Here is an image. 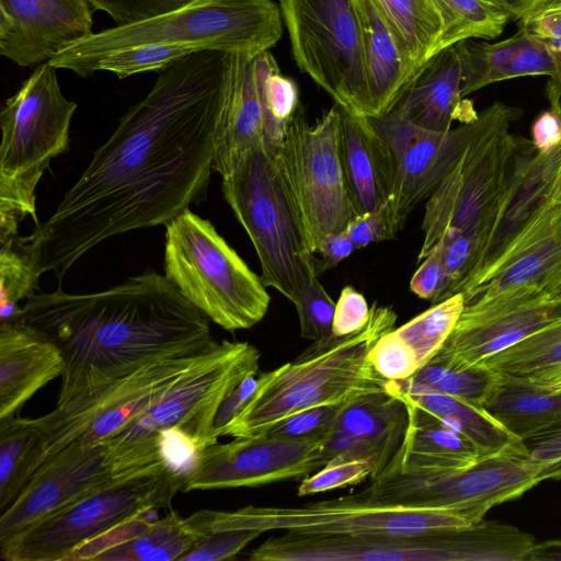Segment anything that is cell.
Instances as JSON below:
<instances>
[{"instance_id":"cell-1","label":"cell","mask_w":561,"mask_h":561,"mask_svg":"<svg viewBox=\"0 0 561 561\" xmlns=\"http://www.w3.org/2000/svg\"><path fill=\"white\" fill-rule=\"evenodd\" d=\"M232 53L199 50L158 72L50 217L19 237L36 273L68 271L101 242L167 225L206 199Z\"/></svg>"},{"instance_id":"cell-2","label":"cell","mask_w":561,"mask_h":561,"mask_svg":"<svg viewBox=\"0 0 561 561\" xmlns=\"http://www.w3.org/2000/svg\"><path fill=\"white\" fill-rule=\"evenodd\" d=\"M24 323L59 347L65 369L57 404L89 394L145 364L207 350L216 340L208 318L151 268L108 289L35 293Z\"/></svg>"},{"instance_id":"cell-3","label":"cell","mask_w":561,"mask_h":561,"mask_svg":"<svg viewBox=\"0 0 561 561\" xmlns=\"http://www.w3.org/2000/svg\"><path fill=\"white\" fill-rule=\"evenodd\" d=\"M396 311L374 302L367 323L345 336L316 340L295 359L256 378L242 410L218 433L220 436L264 435L285 417L317 405H343L371 392L388 390L389 380L373 366L375 343L394 329Z\"/></svg>"},{"instance_id":"cell-4","label":"cell","mask_w":561,"mask_h":561,"mask_svg":"<svg viewBox=\"0 0 561 561\" xmlns=\"http://www.w3.org/2000/svg\"><path fill=\"white\" fill-rule=\"evenodd\" d=\"M481 114L482 124L460 160L426 201L421 225L424 237L417 256L422 261L444 238L467 236L481 251L477 277L496 236L520 163L534 148L531 140L510 130L522 116L520 108L496 101Z\"/></svg>"},{"instance_id":"cell-5","label":"cell","mask_w":561,"mask_h":561,"mask_svg":"<svg viewBox=\"0 0 561 561\" xmlns=\"http://www.w3.org/2000/svg\"><path fill=\"white\" fill-rule=\"evenodd\" d=\"M283 18L272 0H192L154 18L92 33L68 46L49 64L87 78L104 55L138 45H176L251 56L280 39Z\"/></svg>"},{"instance_id":"cell-6","label":"cell","mask_w":561,"mask_h":561,"mask_svg":"<svg viewBox=\"0 0 561 561\" xmlns=\"http://www.w3.org/2000/svg\"><path fill=\"white\" fill-rule=\"evenodd\" d=\"M260 351L249 342L216 341L145 413L103 440L118 472L165 460L161 434L174 431L197 453L218 443L214 420L224 398L249 376H256Z\"/></svg>"},{"instance_id":"cell-7","label":"cell","mask_w":561,"mask_h":561,"mask_svg":"<svg viewBox=\"0 0 561 561\" xmlns=\"http://www.w3.org/2000/svg\"><path fill=\"white\" fill-rule=\"evenodd\" d=\"M57 68L44 62L9 98L0 113V241L19 236L30 216L35 226L36 188L49 163L69 150L77 103L65 98Z\"/></svg>"},{"instance_id":"cell-8","label":"cell","mask_w":561,"mask_h":561,"mask_svg":"<svg viewBox=\"0 0 561 561\" xmlns=\"http://www.w3.org/2000/svg\"><path fill=\"white\" fill-rule=\"evenodd\" d=\"M535 538L482 519L415 535L340 536L285 531L254 548L251 561H524Z\"/></svg>"},{"instance_id":"cell-9","label":"cell","mask_w":561,"mask_h":561,"mask_svg":"<svg viewBox=\"0 0 561 561\" xmlns=\"http://www.w3.org/2000/svg\"><path fill=\"white\" fill-rule=\"evenodd\" d=\"M164 276L184 298L227 331L250 329L271 297L261 276L213 224L186 208L165 225Z\"/></svg>"},{"instance_id":"cell-10","label":"cell","mask_w":561,"mask_h":561,"mask_svg":"<svg viewBox=\"0 0 561 561\" xmlns=\"http://www.w3.org/2000/svg\"><path fill=\"white\" fill-rule=\"evenodd\" d=\"M185 474L167 460L131 470L0 541V557L5 561H65L75 549L127 519L170 507Z\"/></svg>"},{"instance_id":"cell-11","label":"cell","mask_w":561,"mask_h":561,"mask_svg":"<svg viewBox=\"0 0 561 561\" xmlns=\"http://www.w3.org/2000/svg\"><path fill=\"white\" fill-rule=\"evenodd\" d=\"M276 150L266 145L248 150L221 176V191L254 247L264 285L295 305L307 265L316 254L307 249L276 163Z\"/></svg>"},{"instance_id":"cell-12","label":"cell","mask_w":561,"mask_h":561,"mask_svg":"<svg viewBox=\"0 0 561 561\" xmlns=\"http://www.w3.org/2000/svg\"><path fill=\"white\" fill-rule=\"evenodd\" d=\"M194 518L204 535L234 529L340 536L415 535L478 523L460 508L369 503L348 495L301 506L248 505L234 511L199 510L194 513Z\"/></svg>"},{"instance_id":"cell-13","label":"cell","mask_w":561,"mask_h":561,"mask_svg":"<svg viewBox=\"0 0 561 561\" xmlns=\"http://www.w3.org/2000/svg\"><path fill=\"white\" fill-rule=\"evenodd\" d=\"M539 482V467L527 448L491 454L456 469L387 468L348 496L379 504L460 508L480 522L493 506L520 496Z\"/></svg>"},{"instance_id":"cell-14","label":"cell","mask_w":561,"mask_h":561,"mask_svg":"<svg viewBox=\"0 0 561 561\" xmlns=\"http://www.w3.org/2000/svg\"><path fill=\"white\" fill-rule=\"evenodd\" d=\"M341 107L334 104L314 125L299 105L275 159L299 221L307 249L317 254L322 239L342 232L357 215L340 153Z\"/></svg>"},{"instance_id":"cell-15","label":"cell","mask_w":561,"mask_h":561,"mask_svg":"<svg viewBox=\"0 0 561 561\" xmlns=\"http://www.w3.org/2000/svg\"><path fill=\"white\" fill-rule=\"evenodd\" d=\"M293 57L343 110L371 116L362 25L355 0H278Z\"/></svg>"},{"instance_id":"cell-16","label":"cell","mask_w":561,"mask_h":561,"mask_svg":"<svg viewBox=\"0 0 561 561\" xmlns=\"http://www.w3.org/2000/svg\"><path fill=\"white\" fill-rule=\"evenodd\" d=\"M203 352L153 359L89 394L56 404L49 413L25 421L41 436L47 457L75 440L99 444L162 399Z\"/></svg>"},{"instance_id":"cell-17","label":"cell","mask_w":561,"mask_h":561,"mask_svg":"<svg viewBox=\"0 0 561 561\" xmlns=\"http://www.w3.org/2000/svg\"><path fill=\"white\" fill-rule=\"evenodd\" d=\"M328 463L323 439L290 440L267 435L234 437L199 450L182 491L253 488L302 480Z\"/></svg>"},{"instance_id":"cell-18","label":"cell","mask_w":561,"mask_h":561,"mask_svg":"<svg viewBox=\"0 0 561 561\" xmlns=\"http://www.w3.org/2000/svg\"><path fill=\"white\" fill-rule=\"evenodd\" d=\"M554 305L549 294L527 287L479 297L465 305L430 363L454 368L482 367L489 358L549 322Z\"/></svg>"},{"instance_id":"cell-19","label":"cell","mask_w":561,"mask_h":561,"mask_svg":"<svg viewBox=\"0 0 561 561\" xmlns=\"http://www.w3.org/2000/svg\"><path fill=\"white\" fill-rule=\"evenodd\" d=\"M129 471L116 470L103 443L71 442L47 457L19 497L0 514V541Z\"/></svg>"},{"instance_id":"cell-20","label":"cell","mask_w":561,"mask_h":561,"mask_svg":"<svg viewBox=\"0 0 561 561\" xmlns=\"http://www.w3.org/2000/svg\"><path fill=\"white\" fill-rule=\"evenodd\" d=\"M88 0H0V55L21 67L49 62L90 36Z\"/></svg>"},{"instance_id":"cell-21","label":"cell","mask_w":561,"mask_h":561,"mask_svg":"<svg viewBox=\"0 0 561 561\" xmlns=\"http://www.w3.org/2000/svg\"><path fill=\"white\" fill-rule=\"evenodd\" d=\"M482 124V114L457 128L430 131L410 125L396 151L397 179L383 206L389 239L403 228L413 209L451 172Z\"/></svg>"},{"instance_id":"cell-22","label":"cell","mask_w":561,"mask_h":561,"mask_svg":"<svg viewBox=\"0 0 561 561\" xmlns=\"http://www.w3.org/2000/svg\"><path fill=\"white\" fill-rule=\"evenodd\" d=\"M561 286V205L547 201L463 294L465 305L515 288L551 295Z\"/></svg>"},{"instance_id":"cell-23","label":"cell","mask_w":561,"mask_h":561,"mask_svg":"<svg viewBox=\"0 0 561 561\" xmlns=\"http://www.w3.org/2000/svg\"><path fill=\"white\" fill-rule=\"evenodd\" d=\"M408 424L405 402L390 390L358 397L341 405L323 438L328 463L371 458L377 477L401 447Z\"/></svg>"},{"instance_id":"cell-24","label":"cell","mask_w":561,"mask_h":561,"mask_svg":"<svg viewBox=\"0 0 561 561\" xmlns=\"http://www.w3.org/2000/svg\"><path fill=\"white\" fill-rule=\"evenodd\" d=\"M260 145L266 144L255 56L232 53L215 128L213 170L224 176Z\"/></svg>"},{"instance_id":"cell-25","label":"cell","mask_w":561,"mask_h":561,"mask_svg":"<svg viewBox=\"0 0 561 561\" xmlns=\"http://www.w3.org/2000/svg\"><path fill=\"white\" fill-rule=\"evenodd\" d=\"M461 59L455 45L421 66L391 110L405 122L430 131H445L454 121H473L478 113L461 94Z\"/></svg>"},{"instance_id":"cell-26","label":"cell","mask_w":561,"mask_h":561,"mask_svg":"<svg viewBox=\"0 0 561 561\" xmlns=\"http://www.w3.org/2000/svg\"><path fill=\"white\" fill-rule=\"evenodd\" d=\"M65 369L59 347L23 320L0 325V419L24 403Z\"/></svg>"},{"instance_id":"cell-27","label":"cell","mask_w":561,"mask_h":561,"mask_svg":"<svg viewBox=\"0 0 561 561\" xmlns=\"http://www.w3.org/2000/svg\"><path fill=\"white\" fill-rule=\"evenodd\" d=\"M340 153L357 215L385 206L394 188L398 163L369 117L354 115L341 107Z\"/></svg>"},{"instance_id":"cell-28","label":"cell","mask_w":561,"mask_h":561,"mask_svg":"<svg viewBox=\"0 0 561 561\" xmlns=\"http://www.w3.org/2000/svg\"><path fill=\"white\" fill-rule=\"evenodd\" d=\"M482 408L512 435L527 442L561 423V389L497 371Z\"/></svg>"},{"instance_id":"cell-29","label":"cell","mask_w":561,"mask_h":561,"mask_svg":"<svg viewBox=\"0 0 561 561\" xmlns=\"http://www.w3.org/2000/svg\"><path fill=\"white\" fill-rule=\"evenodd\" d=\"M402 400L409 413L408 428L401 447L385 469L401 471L456 469L467 467L488 456L462 434L417 405Z\"/></svg>"},{"instance_id":"cell-30","label":"cell","mask_w":561,"mask_h":561,"mask_svg":"<svg viewBox=\"0 0 561 561\" xmlns=\"http://www.w3.org/2000/svg\"><path fill=\"white\" fill-rule=\"evenodd\" d=\"M359 14L371 116L389 113L413 77L399 43L373 0H355Z\"/></svg>"},{"instance_id":"cell-31","label":"cell","mask_w":561,"mask_h":561,"mask_svg":"<svg viewBox=\"0 0 561 561\" xmlns=\"http://www.w3.org/2000/svg\"><path fill=\"white\" fill-rule=\"evenodd\" d=\"M388 390L462 434L486 455L527 449L525 442L512 435L480 405L420 387L407 379L389 381Z\"/></svg>"},{"instance_id":"cell-32","label":"cell","mask_w":561,"mask_h":561,"mask_svg":"<svg viewBox=\"0 0 561 561\" xmlns=\"http://www.w3.org/2000/svg\"><path fill=\"white\" fill-rule=\"evenodd\" d=\"M46 459L43 440L25 417L0 419V514L19 497Z\"/></svg>"},{"instance_id":"cell-33","label":"cell","mask_w":561,"mask_h":561,"mask_svg":"<svg viewBox=\"0 0 561 561\" xmlns=\"http://www.w3.org/2000/svg\"><path fill=\"white\" fill-rule=\"evenodd\" d=\"M204 536L176 511L154 519L138 535L99 553L93 561H179Z\"/></svg>"},{"instance_id":"cell-34","label":"cell","mask_w":561,"mask_h":561,"mask_svg":"<svg viewBox=\"0 0 561 561\" xmlns=\"http://www.w3.org/2000/svg\"><path fill=\"white\" fill-rule=\"evenodd\" d=\"M393 32L413 75L435 53L442 19L434 0H373Z\"/></svg>"},{"instance_id":"cell-35","label":"cell","mask_w":561,"mask_h":561,"mask_svg":"<svg viewBox=\"0 0 561 561\" xmlns=\"http://www.w3.org/2000/svg\"><path fill=\"white\" fill-rule=\"evenodd\" d=\"M552 318L519 342L489 358L482 367L545 383L561 371V300Z\"/></svg>"},{"instance_id":"cell-36","label":"cell","mask_w":561,"mask_h":561,"mask_svg":"<svg viewBox=\"0 0 561 561\" xmlns=\"http://www.w3.org/2000/svg\"><path fill=\"white\" fill-rule=\"evenodd\" d=\"M442 19L435 53L466 39H493L504 31L511 14L488 0H434Z\"/></svg>"},{"instance_id":"cell-37","label":"cell","mask_w":561,"mask_h":561,"mask_svg":"<svg viewBox=\"0 0 561 561\" xmlns=\"http://www.w3.org/2000/svg\"><path fill=\"white\" fill-rule=\"evenodd\" d=\"M530 34L523 26L496 43L466 39L456 44L461 59V94L467 96L489 84L507 80L512 61Z\"/></svg>"},{"instance_id":"cell-38","label":"cell","mask_w":561,"mask_h":561,"mask_svg":"<svg viewBox=\"0 0 561 561\" xmlns=\"http://www.w3.org/2000/svg\"><path fill=\"white\" fill-rule=\"evenodd\" d=\"M264 113L265 144L278 149L298 106V87L284 76L270 50L255 56Z\"/></svg>"},{"instance_id":"cell-39","label":"cell","mask_w":561,"mask_h":561,"mask_svg":"<svg viewBox=\"0 0 561 561\" xmlns=\"http://www.w3.org/2000/svg\"><path fill=\"white\" fill-rule=\"evenodd\" d=\"M465 307L463 295L455 294L417 314L393 332L414 353L421 367L440 350Z\"/></svg>"},{"instance_id":"cell-40","label":"cell","mask_w":561,"mask_h":561,"mask_svg":"<svg viewBox=\"0 0 561 561\" xmlns=\"http://www.w3.org/2000/svg\"><path fill=\"white\" fill-rule=\"evenodd\" d=\"M38 279L19 236L0 241V325L22 320L19 302L35 294Z\"/></svg>"},{"instance_id":"cell-41","label":"cell","mask_w":561,"mask_h":561,"mask_svg":"<svg viewBox=\"0 0 561 561\" xmlns=\"http://www.w3.org/2000/svg\"><path fill=\"white\" fill-rule=\"evenodd\" d=\"M497 371L488 367L454 368L428 363L407 380L482 407Z\"/></svg>"},{"instance_id":"cell-42","label":"cell","mask_w":561,"mask_h":561,"mask_svg":"<svg viewBox=\"0 0 561 561\" xmlns=\"http://www.w3.org/2000/svg\"><path fill=\"white\" fill-rule=\"evenodd\" d=\"M195 51L197 50L176 45L133 46L99 58L89 67L87 77L96 71L112 72L119 79L142 72H159L178 59Z\"/></svg>"},{"instance_id":"cell-43","label":"cell","mask_w":561,"mask_h":561,"mask_svg":"<svg viewBox=\"0 0 561 561\" xmlns=\"http://www.w3.org/2000/svg\"><path fill=\"white\" fill-rule=\"evenodd\" d=\"M318 259L306 268L300 291L294 305L299 319L300 335L316 341L332 334L335 302L329 296L318 276Z\"/></svg>"},{"instance_id":"cell-44","label":"cell","mask_w":561,"mask_h":561,"mask_svg":"<svg viewBox=\"0 0 561 561\" xmlns=\"http://www.w3.org/2000/svg\"><path fill=\"white\" fill-rule=\"evenodd\" d=\"M376 471V462L371 458L329 462L304 478L297 488V494L307 496L354 485L374 478Z\"/></svg>"},{"instance_id":"cell-45","label":"cell","mask_w":561,"mask_h":561,"mask_svg":"<svg viewBox=\"0 0 561 561\" xmlns=\"http://www.w3.org/2000/svg\"><path fill=\"white\" fill-rule=\"evenodd\" d=\"M341 405H317L298 411L273 425L264 435L290 439H323L333 426Z\"/></svg>"},{"instance_id":"cell-46","label":"cell","mask_w":561,"mask_h":561,"mask_svg":"<svg viewBox=\"0 0 561 561\" xmlns=\"http://www.w3.org/2000/svg\"><path fill=\"white\" fill-rule=\"evenodd\" d=\"M369 358L375 369L389 381L408 379L420 369L414 353L393 330L375 343Z\"/></svg>"},{"instance_id":"cell-47","label":"cell","mask_w":561,"mask_h":561,"mask_svg":"<svg viewBox=\"0 0 561 561\" xmlns=\"http://www.w3.org/2000/svg\"><path fill=\"white\" fill-rule=\"evenodd\" d=\"M262 531L234 529L205 535L179 561H222L234 559Z\"/></svg>"},{"instance_id":"cell-48","label":"cell","mask_w":561,"mask_h":561,"mask_svg":"<svg viewBox=\"0 0 561 561\" xmlns=\"http://www.w3.org/2000/svg\"><path fill=\"white\" fill-rule=\"evenodd\" d=\"M94 10L107 13L116 25L141 22L167 13L192 0H88Z\"/></svg>"},{"instance_id":"cell-49","label":"cell","mask_w":561,"mask_h":561,"mask_svg":"<svg viewBox=\"0 0 561 561\" xmlns=\"http://www.w3.org/2000/svg\"><path fill=\"white\" fill-rule=\"evenodd\" d=\"M449 280L440 251L435 248L414 272L410 290L417 297L437 304L447 298Z\"/></svg>"},{"instance_id":"cell-50","label":"cell","mask_w":561,"mask_h":561,"mask_svg":"<svg viewBox=\"0 0 561 561\" xmlns=\"http://www.w3.org/2000/svg\"><path fill=\"white\" fill-rule=\"evenodd\" d=\"M370 307L366 298L352 286L342 289L335 302L332 334L345 336L360 330L369 320Z\"/></svg>"},{"instance_id":"cell-51","label":"cell","mask_w":561,"mask_h":561,"mask_svg":"<svg viewBox=\"0 0 561 561\" xmlns=\"http://www.w3.org/2000/svg\"><path fill=\"white\" fill-rule=\"evenodd\" d=\"M525 444L539 467L540 482L561 479V423Z\"/></svg>"},{"instance_id":"cell-52","label":"cell","mask_w":561,"mask_h":561,"mask_svg":"<svg viewBox=\"0 0 561 561\" xmlns=\"http://www.w3.org/2000/svg\"><path fill=\"white\" fill-rule=\"evenodd\" d=\"M356 250L370 243L390 240L386 227L383 206L374 211L356 215L344 230Z\"/></svg>"},{"instance_id":"cell-53","label":"cell","mask_w":561,"mask_h":561,"mask_svg":"<svg viewBox=\"0 0 561 561\" xmlns=\"http://www.w3.org/2000/svg\"><path fill=\"white\" fill-rule=\"evenodd\" d=\"M520 26L543 41H561V0H556L525 20Z\"/></svg>"},{"instance_id":"cell-54","label":"cell","mask_w":561,"mask_h":561,"mask_svg":"<svg viewBox=\"0 0 561 561\" xmlns=\"http://www.w3.org/2000/svg\"><path fill=\"white\" fill-rule=\"evenodd\" d=\"M531 142L539 153H550L561 145V116L552 110L541 112L531 125Z\"/></svg>"},{"instance_id":"cell-55","label":"cell","mask_w":561,"mask_h":561,"mask_svg":"<svg viewBox=\"0 0 561 561\" xmlns=\"http://www.w3.org/2000/svg\"><path fill=\"white\" fill-rule=\"evenodd\" d=\"M255 387V376H249L224 398L214 420L213 434L217 439L219 431L242 410Z\"/></svg>"},{"instance_id":"cell-56","label":"cell","mask_w":561,"mask_h":561,"mask_svg":"<svg viewBox=\"0 0 561 561\" xmlns=\"http://www.w3.org/2000/svg\"><path fill=\"white\" fill-rule=\"evenodd\" d=\"M355 250L353 241L345 231L327 234L317 252L321 256V260H318L319 274L336 266Z\"/></svg>"},{"instance_id":"cell-57","label":"cell","mask_w":561,"mask_h":561,"mask_svg":"<svg viewBox=\"0 0 561 561\" xmlns=\"http://www.w3.org/2000/svg\"><path fill=\"white\" fill-rule=\"evenodd\" d=\"M512 16V20L522 21L538 12L556 0H496Z\"/></svg>"},{"instance_id":"cell-58","label":"cell","mask_w":561,"mask_h":561,"mask_svg":"<svg viewBox=\"0 0 561 561\" xmlns=\"http://www.w3.org/2000/svg\"><path fill=\"white\" fill-rule=\"evenodd\" d=\"M525 561H561V539L535 542Z\"/></svg>"},{"instance_id":"cell-59","label":"cell","mask_w":561,"mask_h":561,"mask_svg":"<svg viewBox=\"0 0 561 561\" xmlns=\"http://www.w3.org/2000/svg\"><path fill=\"white\" fill-rule=\"evenodd\" d=\"M546 95L550 104V110L561 116V78L548 81Z\"/></svg>"},{"instance_id":"cell-60","label":"cell","mask_w":561,"mask_h":561,"mask_svg":"<svg viewBox=\"0 0 561 561\" xmlns=\"http://www.w3.org/2000/svg\"><path fill=\"white\" fill-rule=\"evenodd\" d=\"M550 199L554 204L561 205V146L559 152L557 173L554 176Z\"/></svg>"},{"instance_id":"cell-61","label":"cell","mask_w":561,"mask_h":561,"mask_svg":"<svg viewBox=\"0 0 561 561\" xmlns=\"http://www.w3.org/2000/svg\"><path fill=\"white\" fill-rule=\"evenodd\" d=\"M541 385H543L548 388H551V389H561V371H559L551 379H549L547 382L541 383Z\"/></svg>"},{"instance_id":"cell-62","label":"cell","mask_w":561,"mask_h":561,"mask_svg":"<svg viewBox=\"0 0 561 561\" xmlns=\"http://www.w3.org/2000/svg\"><path fill=\"white\" fill-rule=\"evenodd\" d=\"M552 300H561V286L551 295Z\"/></svg>"},{"instance_id":"cell-63","label":"cell","mask_w":561,"mask_h":561,"mask_svg":"<svg viewBox=\"0 0 561 561\" xmlns=\"http://www.w3.org/2000/svg\"><path fill=\"white\" fill-rule=\"evenodd\" d=\"M488 1L493 2V3H495V4H499V2H497L496 0H488ZM499 5H500V4H499ZM502 8H503V7H502Z\"/></svg>"}]
</instances>
